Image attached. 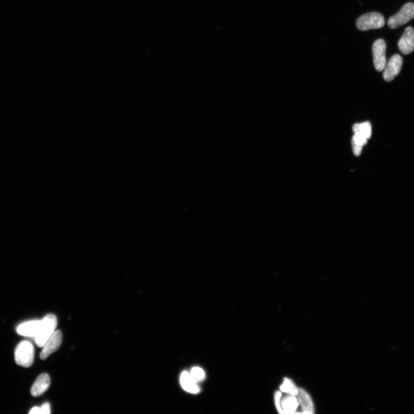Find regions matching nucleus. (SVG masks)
<instances>
[{"label": "nucleus", "mask_w": 414, "mask_h": 414, "mask_svg": "<svg viewBox=\"0 0 414 414\" xmlns=\"http://www.w3.org/2000/svg\"><path fill=\"white\" fill-rule=\"evenodd\" d=\"M282 393H282L280 390L276 391L274 395V399L275 406L277 411H278L279 413L283 414L284 413V412L281 406V399L282 397Z\"/></svg>", "instance_id": "obj_18"}, {"label": "nucleus", "mask_w": 414, "mask_h": 414, "mask_svg": "<svg viewBox=\"0 0 414 414\" xmlns=\"http://www.w3.org/2000/svg\"><path fill=\"white\" fill-rule=\"evenodd\" d=\"M414 17V3H408L388 21V26L391 29H396L406 25Z\"/></svg>", "instance_id": "obj_4"}, {"label": "nucleus", "mask_w": 414, "mask_h": 414, "mask_svg": "<svg viewBox=\"0 0 414 414\" xmlns=\"http://www.w3.org/2000/svg\"><path fill=\"white\" fill-rule=\"evenodd\" d=\"M41 321H31L23 323L18 326L17 332L18 334L29 337H35L38 333Z\"/></svg>", "instance_id": "obj_11"}, {"label": "nucleus", "mask_w": 414, "mask_h": 414, "mask_svg": "<svg viewBox=\"0 0 414 414\" xmlns=\"http://www.w3.org/2000/svg\"><path fill=\"white\" fill-rule=\"evenodd\" d=\"M190 374L197 383L198 382L203 381L205 378V373L202 368L199 367L192 368Z\"/></svg>", "instance_id": "obj_17"}, {"label": "nucleus", "mask_w": 414, "mask_h": 414, "mask_svg": "<svg viewBox=\"0 0 414 414\" xmlns=\"http://www.w3.org/2000/svg\"><path fill=\"white\" fill-rule=\"evenodd\" d=\"M57 323V318L54 314H48L41 321L40 328L34 337L38 347H43L50 336L56 331Z\"/></svg>", "instance_id": "obj_1"}, {"label": "nucleus", "mask_w": 414, "mask_h": 414, "mask_svg": "<svg viewBox=\"0 0 414 414\" xmlns=\"http://www.w3.org/2000/svg\"><path fill=\"white\" fill-rule=\"evenodd\" d=\"M281 406L284 413H297V411L299 407L297 397L286 394L284 397H281Z\"/></svg>", "instance_id": "obj_12"}, {"label": "nucleus", "mask_w": 414, "mask_h": 414, "mask_svg": "<svg viewBox=\"0 0 414 414\" xmlns=\"http://www.w3.org/2000/svg\"><path fill=\"white\" fill-rule=\"evenodd\" d=\"M30 414H39L41 413V409L38 407H35L31 409Z\"/></svg>", "instance_id": "obj_20"}, {"label": "nucleus", "mask_w": 414, "mask_h": 414, "mask_svg": "<svg viewBox=\"0 0 414 414\" xmlns=\"http://www.w3.org/2000/svg\"><path fill=\"white\" fill-rule=\"evenodd\" d=\"M299 388L292 379L286 377H284L283 384L280 386V390L282 393L296 397H297L298 394Z\"/></svg>", "instance_id": "obj_15"}, {"label": "nucleus", "mask_w": 414, "mask_h": 414, "mask_svg": "<svg viewBox=\"0 0 414 414\" xmlns=\"http://www.w3.org/2000/svg\"><path fill=\"white\" fill-rule=\"evenodd\" d=\"M51 383L50 377L47 374L40 375L36 379L31 389V394L34 397H38L46 391Z\"/></svg>", "instance_id": "obj_10"}, {"label": "nucleus", "mask_w": 414, "mask_h": 414, "mask_svg": "<svg viewBox=\"0 0 414 414\" xmlns=\"http://www.w3.org/2000/svg\"><path fill=\"white\" fill-rule=\"evenodd\" d=\"M354 134H359L369 139L372 136V126L369 121L355 124L353 126Z\"/></svg>", "instance_id": "obj_16"}, {"label": "nucleus", "mask_w": 414, "mask_h": 414, "mask_svg": "<svg viewBox=\"0 0 414 414\" xmlns=\"http://www.w3.org/2000/svg\"><path fill=\"white\" fill-rule=\"evenodd\" d=\"M41 414H49L51 412V408L48 403H45L40 407Z\"/></svg>", "instance_id": "obj_19"}, {"label": "nucleus", "mask_w": 414, "mask_h": 414, "mask_svg": "<svg viewBox=\"0 0 414 414\" xmlns=\"http://www.w3.org/2000/svg\"><path fill=\"white\" fill-rule=\"evenodd\" d=\"M297 398L299 406L301 407L302 413H315L314 403H313L311 395L306 389L299 388Z\"/></svg>", "instance_id": "obj_9"}, {"label": "nucleus", "mask_w": 414, "mask_h": 414, "mask_svg": "<svg viewBox=\"0 0 414 414\" xmlns=\"http://www.w3.org/2000/svg\"><path fill=\"white\" fill-rule=\"evenodd\" d=\"M385 42L383 39L375 41L372 46L373 57L375 69L378 71L384 69L386 63Z\"/></svg>", "instance_id": "obj_5"}, {"label": "nucleus", "mask_w": 414, "mask_h": 414, "mask_svg": "<svg viewBox=\"0 0 414 414\" xmlns=\"http://www.w3.org/2000/svg\"><path fill=\"white\" fill-rule=\"evenodd\" d=\"M35 350L33 344L28 340H22L18 344L15 352L17 365L29 368L33 364Z\"/></svg>", "instance_id": "obj_2"}, {"label": "nucleus", "mask_w": 414, "mask_h": 414, "mask_svg": "<svg viewBox=\"0 0 414 414\" xmlns=\"http://www.w3.org/2000/svg\"><path fill=\"white\" fill-rule=\"evenodd\" d=\"M384 25V17L378 12L366 13L359 17L356 22L357 29L361 31L381 29Z\"/></svg>", "instance_id": "obj_3"}, {"label": "nucleus", "mask_w": 414, "mask_h": 414, "mask_svg": "<svg viewBox=\"0 0 414 414\" xmlns=\"http://www.w3.org/2000/svg\"><path fill=\"white\" fill-rule=\"evenodd\" d=\"M180 383L182 387L186 392L191 394H198L199 392L200 389L197 384V382L193 379L190 373L188 372L185 371L182 373L180 377Z\"/></svg>", "instance_id": "obj_13"}, {"label": "nucleus", "mask_w": 414, "mask_h": 414, "mask_svg": "<svg viewBox=\"0 0 414 414\" xmlns=\"http://www.w3.org/2000/svg\"><path fill=\"white\" fill-rule=\"evenodd\" d=\"M368 139L362 135L354 134L352 139V147L355 156L359 157L363 147L367 143Z\"/></svg>", "instance_id": "obj_14"}, {"label": "nucleus", "mask_w": 414, "mask_h": 414, "mask_svg": "<svg viewBox=\"0 0 414 414\" xmlns=\"http://www.w3.org/2000/svg\"><path fill=\"white\" fill-rule=\"evenodd\" d=\"M62 343V334L60 330H57L50 336L46 342L44 344L40 354V358L44 360L50 355L57 351L61 347Z\"/></svg>", "instance_id": "obj_6"}, {"label": "nucleus", "mask_w": 414, "mask_h": 414, "mask_svg": "<svg viewBox=\"0 0 414 414\" xmlns=\"http://www.w3.org/2000/svg\"><path fill=\"white\" fill-rule=\"evenodd\" d=\"M398 48L404 55H408L414 50V30L408 27L404 31L402 37L399 40Z\"/></svg>", "instance_id": "obj_8"}, {"label": "nucleus", "mask_w": 414, "mask_h": 414, "mask_svg": "<svg viewBox=\"0 0 414 414\" xmlns=\"http://www.w3.org/2000/svg\"><path fill=\"white\" fill-rule=\"evenodd\" d=\"M403 65V58L399 54H395L389 59L386 63L384 72L383 78L386 82L392 81L395 77H397L401 70Z\"/></svg>", "instance_id": "obj_7"}]
</instances>
